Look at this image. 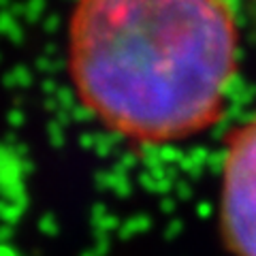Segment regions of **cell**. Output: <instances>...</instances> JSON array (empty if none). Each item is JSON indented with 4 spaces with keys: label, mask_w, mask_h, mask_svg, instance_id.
Listing matches in <instances>:
<instances>
[{
    "label": "cell",
    "mask_w": 256,
    "mask_h": 256,
    "mask_svg": "<svg viewBox=\"0 0 256 256\" xmlns=\"http://www.w3.org/2000/svg\"><path fill=\"white\" fill-rule=\"evenodd\" d=\"M66 68L94 120L134 146H171L218 124L239 68L226 0H75Z\"/></svg>",
    "instance_id": "1"
},
{
    "label": "cell",
    "mask_w": 256,
    "mask_h": 256,
    "mask_svg": "<svg viewBox=\"0 0 256 256\" xmlns=\"http://www.w3.org/2000/svg\"><path fill=\"white\" fill-rule=\"evenodd\" d=\"M218 205L228 250L235 256H256V114L226 141Z\"/></svg>",
    "instance_id": "2"
}]
</instances>
